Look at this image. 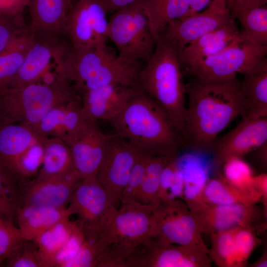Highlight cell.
Instances as JSON below:
<instances>
[{
	"label": "cell",
	"instance_id": "cell-1",
	"mask_svg": "<svg viewBox=\"0 0 267 267\" xmlns=\"http://www.w3.org/2000/svg\"><path fill=\"white\" fill-rule=\"evenodd\" d=\"M185 89L188 102L182 135L184 148L209 151L219 134L244 116L241 80L236 75L220 79L191 77Z\"/></svg>",
	"mask_w": 267,
	"mask_h": 267
},
{
	"label": "cell",
	"instance_id": "cell-2",
	"mask_svg": "<svg viewBox=\"0 0 267 267\" xmlns=\"http://www.w3.org/2000/svg\"><path fill=\"white\" fill-rule=\"evenodd\" d=\"M107 122L116 134L145 154L173 159L184 148L181 135L167 112L141 90Z\"/></svg>",
	"mask_w": 267,
	"mask_h": 267
},
{
	"label": "cell",
	"instance_id": "cell-3",
	"mask_svg": "<svg viewBox=\"0 0 267 267\" xmlns=\"http://www.w3.org/2000/svg\"><path fill=\"white\" fill-rule=\"evenodd\" d=\"M138 87L164 108L182 137L186 111L182 70L177 50L161 36L140 72Z\"/></svg>",
	"mask_w": 267,
	"mask_h": 267
},
{
	"label": "cell",
	"instance_id": "cell-4",
	"mask_svg": "<svg viewBox=\"0 0 267 267\" xmlns=\"http://www.w3.org/2000/svg\"><path fill=\"white\" fill-rule=\"evenodd\" d=\"M81 98L72 83L59 78L51 85L7 89L0 94V126L20 123L33 129L54 107Z\"/></svg>",
	"mask_w": 267,
	"mask_h": 267
},
{
	"label": "cell",
	"instance_id": "cell-5",
	"mask_svg": "<svg viewBox=\"0 0 267 267\" xmlns=\"http://www.w3.org/2000/svg\"><path fill=\"white\" fill-rule=\"evenodd\" d=\"M144 63L116 55L107 46L74 51L69 59L72 80L81 94L111 84L139 87Z\"/></svg>",
	"mask_w": 267,
	"mask_h": 267
},
{
	"label": "cell",
	"instance_id": "cell-6",
	"mask_svg": "<svg viewBox=\"0 0 267 267\" xmlns=\"http://www.w3.org/2000/svg\"><path fill=\"white\" fill-rule=\"evenodd\" d=\"M143 0H138L111 13L107 37L115 45L119 55L146 63L154 51L157 40Z\"/></svg>",
	"mask_w": 267,
	"mask_h": 267
},
{
	"label": "cell",
	"instance_id": "cell-7",
	"mask_svg": "<svg viewBox=\"0 0 267 267\" xmlns=\"http://www.w3.org/2000/svg\"><path fill=\"white\" fill-rule=\"evenodd\" d=\"M157 206L136 200L121 201L118 208L112 206L107 210L93 230L106 247L118 241L140 243L152 236Z\"/></svg>",
	"mask_w": 267,
	"mask_h": 267
},
{
	"label": "cell",
	"instance_id": "cell-8",
	"mask_svg": "<svg viewBox=\"0 0 267 267\" xmlns=\"http://www.w3.org/2000/svg\"><path fill=\"white\" fill-rule=\"evenodd\" d=\"M267 46L239 37L216 54L199 61L183 74L199 79H223L250 71L267 58Z\"/></svg>",
	"mask_w": 267,
	"mask_h": 267
},
{
	"label": "cell",
	"instance_id": "cell-9",
	"mask_svg": "<svg viewBox=\"0 0 267 267\" xmlns=\"http://www.w3.org/2000/svg\"><path fill=\"white\" fill-rule=\"evenodd\" d=\"M99 0H73L68 10L65 34L76 51L107 46L108 20Z\"/></svg>",
	"mask_w": 267,
	"mask_h": 267
},
{
	"label": "cell",
	"instance_id": "cell-10",
	"mask_svg": "<svg viewBox=\"0 0 267 267\" xmlns=\"http://www.w3.org/2000/svg\"><path fill=\"white\" fill-rule=\"evenodd\" d=\"M201 234L195 215L181 201L160 202L157 206L151 237L167 244L207 248Z\"/></svg>",
	"mask_w": 267,
	"mask_h": 267
},
{
	"label": "cell",
	"instance_id": "cell-11",
	"mask_svg": "<svg viewBox=\"0 0 267 267\" xmlns=\"http://www.w3.org/2000/svg\"><path fill=\"white\" fill-rule=\"evenodd\" d=\"M233 19L226 0H213L204 10L170 22L160 36L178 52L203 35L227 24Z\"/></svg>",
	"mask_w": 267,
	"mask_h": 267
},
{
	"label": "cell",
	"instance_id": "cell-12",
	"mask_svg": "<svg viewBox=\"0 0 267 267\" xmlns=\"http://www.w3.org/2000/svg\"><path fill=\"white\" fill-rule=\"evenodd\" d=\"M139 151L116 133L109 135L106 156L96 176L115 207L121 197Z\"/></svg>",
	"mask_w": 267,
	"mask_h": 267
},
{
	"label": "cell",
	"instance_id": "cell-13",
	"mask_svg": "<svg viewBox=\"0 0 267 267\" xmlns=\"http://www.w3.org/2000/svg\"><path fill=\"white\" fill-rule=\"evenodd\" d=\"M83 178L75 170L59 176L35 177L18 189L19 207L35 205L65 208Z\"/></svg>",
	"mask_w": 267,
	"mask_h": 267
},
{
	"label": "cell",
	"instance_id": "cell-14",
	"mask_svg": "<svg viewBox=\"0 0 267 267\" xmlns=\"http://www.w3.org/2000/svg\"><path fill=\"white\" fill-rule=\"evenodd\" d=\"M211 261L207 248L167 244L149 237L142 242L136 267H205Z\"/></svg>",
	"mask_w": 267,
	"mask_h": 267
},
{
	"label": "cell",
	"instance_id": "cell-15",
	"mask_svg": "<svg viewBox=\"0 0 267 267\" xmlns=\"http://www.w3.org/2000/svg\"><path fill=\"white\" fill-rule=\"evenodd\" d=\"M241 118L233 129L211 144L209 151L218 166L231 157H241L267 142V117Z\"/></svg>",
	"mask_w": 267,
	"mask_h": 267
},
{
	"label": "cell",
	"instance_id": "cell-16",
	"mask_svg": "<svg viewBox=\"0 0 267 267\" xmlns=\"http://www.w3.org/2000/svg\"><path fill=\"white\" fill-rule=\"evenodd\" d=\"M44 138L24 125L0 126V175L13 191L19 186L18 171L23 158L32 146Z\"/></svg>",
	"mask_w": 267,
	"mask_h": 267
},
{
	"label": "cell",
	"instance_id": "cell-17",
	"mask_svg": "<svg viewBox=\"0 0 267 267\" xmlns=\"http://www.w3.org/2000/svg\"><path fill=\"white\" fill-rule=\"evenodd\" d=\"M33 34L34 43L7 89L36 82L51 63L61 61L72 48L62 36Z\"/></svg>",
	"mask_w": 267,
	"mask_h": 267
},
{
	"label": "cell",
	"instance_id": "cell-18",
	"mask_svg": "<svg viewBox=\"0 0 267 267\" xmlns=\"http://www.w3.org/2000/svg\"><path fill=\"white\" fill-rule=\"evenodd\" d=\"M69 203L67 209L71 215L78 216L85 230L96 229L107 210L113 206L96 175L83 178Z\"/></svg>",
	"mask_w": 267,
	"mask_h": 267
},
{
	"label": "cell",
	"instance_id": "cell-19",
	"mask_svg": "<svg viewBox=\"0 0 267 267\" xmlns=\"http://www.w3.org/2000/svg\"><path fill=\"white\" fill-rule=\"evenodd\" d=\"M141 89L138 87L111 84L81 93L82 106L89 122L107 121L118 114Z\"/></svg>",
	"mask_w": 267,
	"mask_h": 267
},
{
	"label": "cell",
	"instance_id": "cell-20",
	"mask_svg": "<svg viewBox=\"0 0 267 267\" xmlns=\"http://www.w3.org/2000/svg\"><path fill=\"white\" fill-rule=\"evenodd\" d=\"M109 137L96 123L88 122L69 145L75 170L82 178L97 174L106 156Z\"/></svg>",
	"mask_w": 267,
	"mask_h": 267
},
{
	"label": "cell",
	"instance_id": "cell-21",
	"mask_svg": "<svg viewBox=\"0 0 267 267\" xmlns=\"http://www.w3.org/2000/svg\"><path fill=\"white\" fill-rule=\"evenodd\" d=\"M254 206L241 203L203 204L192 212L199 222L202 233L211 235L239 227L251 228L257 214Z\"/></svg>",
	"mask_w": 267,
	"mask_h": 267
},
{
	"label": "cell",
	"instance_id": "cell-22",
	"mask_svg": "<svg viewBox=\"0 0 267 267\" xmlns=\"http://www.w3.org/2000/svg\"><path fill=\"white\" fill-rule=\"evenodd\" d=\"M88 122L80 99L54 107L33 130L42 137L52 135L69 146Z\"/></svg>",
	"mask_w": 267,
	"mask_h": 267
},
{
	"label": "cell",
	"instance_id": "cell-23",
	"mask_svg": "<svg viewBox=\"0 0 267 267\" xmlns=\"http://www.w3.org/2000/svg\"><path fill=\"white\" fill-rule=\"evenodd\" d=\"M239 32L234 18L224 26L187 45L178 52L182 70L221 52L236 39Z\"/></svg>",
	"mask_w": 267,
	"mask_h": 267
},
{
	"label": "cell",
	"instance_id": "cell-24",
	"mask_svg": "<svg viewBox=\"0 0 267 267\" xmlns=\"http://www.w3.org/2000/svg\"><path fill=\"white\" fill-rule=\"evenodd\" d=\"M69 0H29L31 23L27 26L34 34H65Z\"/></svg>",
	"mask_w": 267,
	"mask_h": 267
},
{
	"label": "cell",
	"instance_id": "cell-25",
	"mask_svg": "<svg viewBox=\"0 0 267 267\" xmlns=\"http://www.w3.org/2000/svg\"><path fill=\"white\" fill-rule=\"evenodd\" d=\"M243 76L241 80L243 117H267V58Z\"/></svg>",
	"mask_w": 267,
	"mask_h": 267
},
{
	"label": "cell",
	"instance_id": "cell-26",
	"mask_svg": "<svg viewBox=\"0 0 267 267\" xmlns=\"http://www.w3.org/2000/svg\"><path fill=\"white\" fill-rule=\"evenodd\" d=\"M71 216L65 207L30 205L18 208L16 220L24 240H33L54 224Z\"/></svg>",
	"mask_w": 267,
	"mask_h": 267
},
{
	"label": "cell",
	"instance_id": "cell-27",
	"mask_svg": "<svg viewBox=\"0 0 267 267\" xmlns=\"http://www.w3.org/2000/svg\"><path fill=\"white\" fill-rule=\"evenodd\" d=\"M184 178L183 197L186 206L191 211L201 203V195L209 178L206 164L197 156L187 154L178 158Z\"/></svg>",
	"mask_w": 267,
	"mask_h": 267
},
{
	"label": "cell",
	"instance_id": "cell-28",
	"mask_svg": "<svg viewBox=\"0 0 267 267\" xmlns=\"http://www.w3.org/2000/svg\"><path fill=\"white\" fill-rule=\"evenodd\" d=\"M34 42V35L28 29L0 53V94L15 77Z\"/></svg>",
	"mask_w": 267,
	"mask_h": 267
},
{
	"label": "cell",
	"instance_id": "cell-29",
	"mask_svg": "<svg viewBox=\"0 0 267 267\" xmlns=\"http://www.w3.org/2000/svg\"><path fill=\"white\" fill-rule=\"evenodd\" d=\"M143 6L157 40L171 21L186 17L188 0H144Z\"/></svg>",
	"mask_w": 267,
	"mask_h": 267
},
{
	"label": "cell",
	"instance_id": "cell-30",
	"mask_svg": "<svg viewBox=\"0 0 267 267\" xmlns=\"http://www.w3.org/2000/svg\"><path fill=\"white\" fill-rule=\"evenodd\" d=\"M74 170L73 159L69 146L57 138L47 142L45 140L41 168L36 177L59 176L68 174Z\"/></svg>",
	"mask_w": 267,
	"mask_h": 267
},
{
	"label": "cell",
	"instance_id": "cell-31",
	"mask_svg": "<svg viewBox=\"0 0 267 267\" xmlns=\"http://www.w3.org/2000/svg\"><path fill=\"white\" fill-rule=\"evenodd\" d=\"M259 201L257 198L231 185L222 177L208 179L202 193L200 205H221L241 203L254 205Z\"/></svg>",
	"mask_w": 267,
	"mask_h": 267
},
{
	"label": "cell",
	"instance_id": "cell-32",
	"mask_svg": "<svg viewBox=\"0 0 267 267\" xmlns=\"http://www.w3.org/2000/svg\"><path fill=\"white\" fill-rule=\"evenodd\" d=\"M75 222L65 218L46 229L33 240L36 244L44 267H50L56 253L66 243L70 236Z\"/></svg>",
	"mask_w": 267,
	"mask_h": 267
},
{
	"label": "cell",
	"instance_id": "cell-33",
	"mask_svg": "<svg viewBox=\"0 0 267 267\" xmlns=\"http://www.w3.org/2000/svg\"><path fill=\"white\" fill-rule=\"evenodd\" d=\"M241 27L240 38L267 46V4L237 12L232 15Z\"/></svg>",
	"mask_w": 267,
	"mask_h": 267
},
{
	"label": "cell",
	"instance_id": "cell-34",
	"mask_svg": "<svg viewBox=\"0 0 267 267\" xmlns=\"http://www.w3.org/2000/svg\"><path fill=\"white\" fill-rule=\"evenodd\" d=\"M171 160L148 155L143 179L137 196V201L153 206L159 205L161 176L165 167Z\"/></svg>",
	"mask_w": 267,
	"mask_h": 267
},
{
	"label": "cell",
	"instance_id": "cell-35",
	"mask_svg": "<svg viewBox=\"0 0 267 267\" xmlns=\"http://www.w3.org/2000/svg\"><path fill=\"white\" fill-rule=\"evenodd\" d=\"M223 178L233 186L260 201L261 194L253 186V172L241 157H231L223 163Z\"/></svg>",
	"mask_w": 267,
	"mask_h": 267
},
{
	"label": "cell",
	"instance_id": "cell-36",
	"mask_svg": "<svg viewBox=\"0 0 267 267\" xmlns=\"http://www.w3.org/2000/svg\"><path fill=\"white\" fill-rule=\"evenodd\" d=\"M212 248L209 250L211 259L218 266L240 267L234 239V228L211 234Z\"/></svg>",
	"mask_w": 267,
	"mask_h": 267
},
{
	"label": "cell",
	"instance_id": "cell-37",
	"mask_svg": "<svg viewBox=\"0 0 267 267\" xmlns=\"http://www.w3.org/2000/svg\"><path fill=\"white\" fill-rule=\"evenodd\" d=\"M139 244L118 241L108 245L98 257L93 267H131Z\"/></svg>",
	"mask_w": 267,
	"mask_h": 267
},
{
	"label": "cell",
	"instance_id": "cell-38",
	"mask_svg": "<svg viewBox=\"0 0 267 267\" xmlns=\"http://www.w3.org/2000/svg\"><path fill=\"white\" fill-rule=\"evenodd\" d=\"M84 233L85 239L77 254L63 267H93L96 260L105 248L93 233Z\"/></svg>",
	"mask_w": 267,
	"mask_h": 267
},
{
	"label": "cell",
	"instance_id": "cell-39",
	"mask_svg": "<svg viewBox=\"0 0 267 267\" xmlns=\"http://www.w3.org/2000/svg\"><path fill=\"white\" fill-rule=\"evenodd\" d=\"M5 262L8 267H44L38 248L33 240H24Z\"/></svg>",
	"mask_w": 267,
	"mask_h": 267
},
{
	"label": "cell",
	"instance_id": "cell-40",
	"mask_svg": "<svg viewBox=\"0 0 267 267\" xmlns=\"http://www.w3.org/2000/svg\"><path fill=\"white\" fill-rule=\"evenodd\" d=\"M84 239L85 233L83 226L78 220L75 221L70 236L66 243L54 256L50 267H63L66 263L76 256Z\"/></svg>",
	"mask_w": 267,
	"mask_h": 267
},
{
	"label": "cell",
	"instance_id": "cell-41",
	"mask_svg": "<svg viewBox=\"0 0 267 267\" xmlns=\"http://www.w3.org/2000/svg\"><path fill=\"white\" fill-rule=\"evenodd\" d=\"M24 240L18 227L0 219V266Z\"/></svg>",
	"mask_w": 267,
	"mask_h": 267
},
{
	"label": "cell",
	"instance_id": "cell-42",
	"mask_svg": "<svg viewBox=\"0 0 267 267\" xmlns=\"http://www.w3.org/2000/svg\"><path fill=\"white\" fill-rule=\"evenodd\" d=\"M148 157V154L139 151L131 171L127 183L122 192L121 202L128 200L137 201L138 194L144 176Z\"/></svg>",
	"mask_w": 267,
	"mask_h": 267
},
{
	"label": "cell",
	"instance_id": "cell-43",
	"mask_svg": "<svg viewBox=\"0 0 267 267\" xmlns=\"http://www.w3.org/2000/svg\"><path fill=\"white\" fill-rule=\"evenodd\" d=\"M234 239L239 266L245 265L257 245V238L251 228H234Z\"/></svg>",
	"mask_w": 267,
	"mask_h": 267
},
{
	"label": "cell",
	"instance_id": "cell-44",
	"mask_svg": "<svg viewBox=\"0 0 267 267\" xmlns=\"http://www.w3.org/2000/svg\"><path fill=\"white\" fill-rule=\"evenodd\" d=\"M18 208L16 195L0 175V219L14 223Z\"/></svg>",
	"mask_w": 267,
	"mask_h": 267
},
{
	"label": "cell",
	"instance_id": "cell-45",
	"mask_svg": "<svg viewBox=\"0 0 267 267\" xmlns=\"http://www.w3.org/2000/svg\"><path fill=\"white\" fill-rule=\"evenodd\" d=\"M29 0H0V15L13 17L22 14Z\"/></svg>",
	"mask_w": 267,
	"mask_h": 267
},
{
	"label": "cell",
	"instance_id": "cell-46",
	"mask_svg": "<svg viewBox=\"0 0 267 267\" xmlns=\"http://www.w3.org/2000/svg\"><path fill=\"white\" fill-rule=\"evenodd\" d=\"M231 15L238 11L267 4V0H226Z\"/></svg>",
	"mask_w": 267,
	"mask_h": 267
},
{
	"label": "cell",
	"instance_id": "cell-47",
	"mask_svg": "<svg viewBox=\"0 0 267 267\" xmlns=\"http://www.w3.org/2000/svg\"><path fill=\"white\" fill-rule=\"evenodd\" d=\"M107 14L112 13L138 0H99Z\"/></svg>",
	"mask_w": 267,
	"mask_h": 267
},
{
	"label": "cell",
	"instance_id": "cell-48",
	"mask_svg": "<svg viewBox=\"0 0 267 267\" xmlns=\"http://www.w3.org/2000/svg\"><path fill=\"white\" fill-rule=\"evenodd\" d=\"M253 186L261 194L262 200L266 203L267 198V174L264 173L258 176H254L253 179Z\"/></svg>",
	"mask_w": 267,
	"mask_h": 267
},
{
	"label": "cell",
	"instance_id": "cell-49",
	"mask_svg": "<svg viewBox=\"0 0 267 267\" xmlns=\"http://www.w3.org/2000/svg\"><path fill=\"white\" fill-rule=\"evenodd\" d=\"M213 0H188L189 10L186 16L201 12L207 8Z\"/></svg>",
	"mask_w": 267,
	"mask_h": 267
},
{
	"label": "cell",
	"instance_id": "cell-50",
	"mask_svg": "<svg viewBox=\"0 0 267 267\" xmlns=\"http://www.w3.org/2000/svg\"><path fill=\"white\" fill-rule=\"evenodd\" d=\"M256 267H267V261L265 259H262L261 261L258 262V263L256 265Z\"/></svg>",
	"mask_w": 267,
	"mask_h": 267
},
{
	"label": "cell",
	"instance_id": "cell-51",
	"mask_svg": "<svg viewBox=\"0 0 267 267\" xmlns=\"http://www.w3.org/2000/svg\"><path fill=\"white\" fill-rule=\"evenodd\" d=\"M69 0L70 2V3H71H71H72V0Z\"/></svg>",
	"mask_w": 267,
	"mask_h": 267
}]
</instances>
